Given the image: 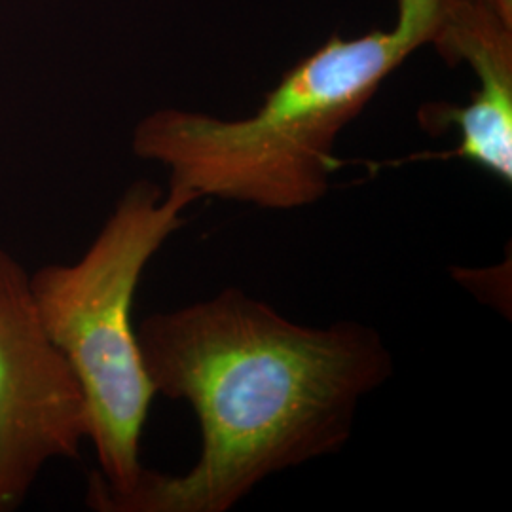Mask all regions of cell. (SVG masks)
I'll return each mask as SVG.
<instances>
[{
	"label": "cell",
	"mask_w": 512,
	"mask_h": 512,
	"mask_svg": "<svg viewBox=\"0 0 512 512\" xmlns=\"http://www.w3.org/2000/svg\"><path fill=\"white\" fill-rule=\"evenodd\" d=\"M137 340L156 395L190 404L202 435L184 475L143 471L105 512H226L260 482L340 452L363 399L391 378L382 334L296 323L239 289L154 313Z\"/></svg>",
	"instance_id": "obj_1"
},
{
	"label": "cell",
	"mask_w": 512,
	"mask_h": 512,
	"mask_svg": "<svg viewBox=\"0 0 512 512\" xmlns=\"http://www.w3.org/2000/svg\"><path fill=\"white\" fill-rule=\"evenodd\" d=\"M461 0H395L389 29L332 37L281 76L245 118L158 109L133 131V152L169 171V186L268 211L323 200L338 137L410 55L433 42Z\"/></svg>",
	"instance_id": "obj_2"
},
{
	"label": "cell",
	"mask_w": 512,
	"mask_h": 512,
	"mask_svg": "<svg viewBox=\"0 0 512 512\" xmlns=\"http://www.w3.org/2000/svg\"><path fill=\"white\" fill-rule=\"evenodd\" d=\"M196 202L181 188L164 194L135 183L78 262L50 264L31 277L40 321L88 406V440L101 467L88 501L126 494L145 471L141 437L156 391L131 321L133 298L150 258Z\"/></svg>",
	"instance_id": "obj_3"
},
{
	"label": "cell",
	"mask_w": 512,
	"mask_h": 512,
	"mask_svg": "<svg viewBox=\"0 0 512 512\" xmlns=\"http://www.w3.org/2000/svg\"><path fill=\"white\" fill-rule=\"evenodd\" d=\"M90 437L80 385L38 315L31 275L0 247V512L16 511L48 461Z\"/></svg>",
	"instance_id": "obj_4"
},
{
	"label": "cell",
	"mask_w": 512,
	"mask_h": 512,
	"mask_svg": "<svg viewBox=\"0 0 512 512\" xmlns=\"http://www.w3.org/2000/svg\"><path fill=\"white\" fill-rule=\"evenodd\" d=\"M433 48L448 63H465L476 88L463 107L431 105L427 128L454 124L459 145L442 158H459L512 183V25L486 0H461Z\"/></svg>",
	"instance_id": "obj_5"
},
{
	"label": "cell",
	"mask_w": 512,
	"mask_h": 512,
	"mask_svg": "<svg viewBox=\"0 0 512 512\" xmlns=\"http://www.w3.org/2000/svg\"><path fill=\"white\" fill-rule=\"evenodd\" d=\"M495 12L512 25V0H486Z\"/></svg>",
	"instance_id": "obj_6"
}]
</instances>
